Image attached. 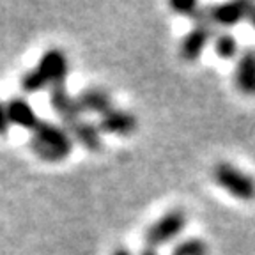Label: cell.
Returning a JSON list of instances; mask_svg holds the SVG:
<instances>
[{"label":"cell","instance_id":"cell-18","mask_svg":"<svg viewBox=\"0 0 255 255\" xmlns=\"http://www.w3.org/2000/svg\"><path fill=\"white\" fill-rule=\"evenodd\" d=\"M247 20L250 21V25L255 28V4H250V9H248V16Z\"/></svg>","mask_w":255,"mask_h":255},{"label":"cell","instance_id":"cell-7","mask_svg":"<svg viewBox=\"0 0 255 255\" xmlns=\"http://www.w3.org/2000/svg\"><path fill=\"white\" fill-rule=\"evenodd\" d=\"M136 117L129 112L117 110V108H110L108 112H105L100 119V128L101 133H108V135H119V136H128L136 131Z\"/></svg>","mask_w":255,"mask_h":255},{"label":"cell","instance_id":"cell-6","mask_svg":"<svg viewBox=\"0 0 255 255\" xmlns=\"http://www.w3.org/2000/svg\"><path fill=\"white\" fill-rule=\"evenodd\" d=\"M37 71L43 75V78L46 80L50 87L64 85L69 75V64L62 50L52 48L46 53H43L39 64H37Z\"/></svg>","mask_w":255,"mask_h":255},{"label":"cell","instance_id":"cell-2","mask_svg":"<svg viewBox=\"0 0 255 255\" xmlns=\"http://www.w3.org/2000/svg\"><path fill=\"white\" fill-rule=\"evenodd\" d=\"M213 177L220 188H223L238 200L250 202L255 199V181L234 165L225 163V161L218 163L213 168Z\"/></svg>","mask_w":255,"mask_h":255},{"label":"cell","instance_id":"cell-4","mask_svg":"<svg viewBox=\"0 0 255 255\" xmlns=\"http://www.w3.org/2000/svg\"><path fill=\"white\" fill-rule=\"evenodd\" d=\"M213 37V25L207 20L195 21L193 28L188 32L183 37L179 46V55L186 62H195L200 59L202 52L206 50V46L209 44Z\"/></svg>","mask_w":255,"mask_h":255},{"label":"cell","instance_id":"cell-5","mask_svg":"<svg viewBox=\"0 0 255 255\" xmlns=\"http://www.w3.org/2000/svg\"><path fill=\"white\" fill-rule=\"evenodd\" d=\"M252 2H223L211 7H206L207 21L213 27H234L241 20H247Z\"/></svg>","mask_w":255,"mask_h":255},{"label":"cell","instance_id":"cell-3","mask_svg":"<svg viewBox=\"0 0 255 255\" xmlns=\"http://www.w3.org/2000/svg\"><path fill=\"white\" fill-rule=\"evenodd\" d=\"M186 227V215L181 209H172L165 213L159 220H156L145 232V243L147 248L156 250L158 247L170 243Z\"/></svg>","mask_w":255,"mask_h":255},{"label":"cell","instance_id":"cell-8","mask_svg":"<svg viewBox=\"0 0 255 255\" xmlns=\"http://www.w3.org/2000/svg\"><path fill=\"white\" fill-rule=\"evenodd\" d=\"M50 105L59 114L64 126L80 119L82 110L78 107V101H76V98L69 96V92L66 91V85H53V87H50Z\"/></svg>","mask_w":255,"mask_h":255},{"label":"cell","instance_id":"cell-12","mask_svg":"<svg viewBox=\"0 0 255 255\" xmlns=\"http://www.w3.org/2000/svg\"><path fill=\"white\" fill-rule=\"evenodd\" d=\"M78 107L82 112H92V114H101L108 112L112 108V98L105 89L91 87L85 89L82 94L76 98Z\"/></svg>","mask_w":255,"mask_h":255},{"label":"cell","instance_id":"cell-16","mask_svg":"<svg viewBox=\"0 0 255 255\" xmlns=\"http://www.w3.org/2000/svg\"><path fill=\"white\" fill-rule=\"evenodd\" d=\"M170 7L174 9L177 14L188 16V18H191L193 21L204 12L202 5H199L197 2H193V0H174V2H170Z\"/></svg>","mask_w":255,"mask_h":255},{"label":"cell","instance_id":"cell-15","mask_svg":"<svg viewBox=\"0 0 255 255\" xmlns=\"http://www.w3.org/2000/svg\"><path fill=\"white\" fill-rule=\"evenodd\" d=\"M46 87H50V85H48V82L43 78V75L37 71V68H34L32 71H27L23 75V78H21V89H23L25 92H28V94L39 92Z\"/></svg>","mask_w":255,"mask_h":255},{"label":"cell","instance_id":"cell-9","mask_svg":"<svg viewBox=\"0 0 255 255\" xmlns=\"http://www.w3.org/2000/svg\"><path fill=\"white\" fill-rule=\"evenodd\" d=\"M64 128L68 129V133L76 140V142L82 143L85 149H89V151L96 152V151H101V147H103L101 131L96 124L89 123V121L76 119V121H73V123L66 124Z\"/></svg>","mask_w":255,"mask_h":255},{"label":"cell","instance_id":"cell-1","mask_svg":"<svg viewBox=\"0 0 255 255\" xmlns=\"http://www.w3.org/2000/svg\"><path fill=\"white\" fill-rule=\"evenodd\" d=\"M30 147L44 161H62L73 151L71 135L66 128L39 121L32 129Z\"/></svg>","mask_w":255,"mask_h":255},{"label":"cell","instance_id":"cell-10","mask_svg":"<svg viewBox=\"0 0 255 255\" xmlns=\"http://www.w3.org/2000/svg\"><path fill=\"white\" fill-rule=\"evenodd\" d=\"M234 80L238 91L247 96H255V50H247L239 57Z\"/></svg>","mask_w":255,"mask_h":255},{"label":"cell","instance_id":"cell-13","mask_svg":"<svg viewBox=\"0 0 255 255\" xmlns=\"http://www.w3.org/2000/svg\"><path fill=\"white\" fill-rule=\"evenodd\" d=\"M215 52L225 60L234 59L238 55V39L231 32H222L215 39Z\"/></svg>","mask_w":255,"mask_h":255},{"label":"cell","instance_id":"cell-14","mask_svg":"<svg viewBox=\"0 0 255 255\" xmlns=\"http://www.w3.org/2000/svg\"><path fill=\"white\" fill-rule=\"evenodd\" d=\"M170 255H209V248L202 239L190 238L175 245Z\"/></svg>","mask_w":255,"mask_h":255},{"label":"cell","instance_id":"cell-11","mask_svg":"<svg viewBox=\"0 0 255 255\" xmlns=\"http://www.w3.org/2000/svg\"><path fill=\"white\" fill-rule=\"evenodd\" d=\"M5 110H7L9 123L23 128V129H28V131H32L39 123L34 108L23 98H11L5 105Z\"/></svg>","mask_w":255,"mask_h":255},{"label":"cell","instance_id":"cell-20","mask_svg":"<svg viewBox=\"0 0 255 255\" xmlns=\"http://www.w3.org/2000/svg\"><path fill=\"white\" fill-rule=\"evenodd\" d=\"M140 255H158V252L152 250V248H145V250L140 252Z\"/></svg>","mask_w":255,"mask_h":255},{"label":"cell","instance_id":"cell-19","mask_svg":"<svg viewBox=\"0 0 255 255\" xmlns=\"http://www.w3.org/2000/svg\"><path fill=\"white\" fill-rule=\"evenodd\" d=\"M112 255H131V252L128 250V248H117V250H114Z\"/></svg>","mask_w":255,"mask_h":255},{"label":"cell","instance_id":"cell-17","mask_svg":"<svg viewBox=\"0 0 255 255\" xmlns=\"http://www.w3.org/2000/svg\"><path fill=\"white\" fill-rule=\"evenodd\" d=\"M9 117L7 110H5V105L0 103V135H5L9 131Z\"/></svg>","mask_w":255,"mask_h":255}]
</instances>
